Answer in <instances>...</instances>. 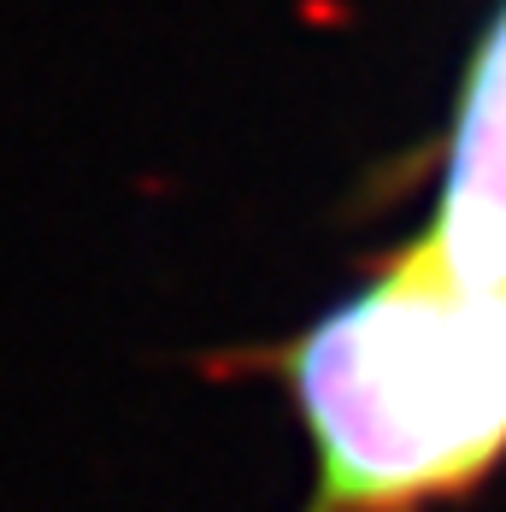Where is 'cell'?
I'll return each instance as SVG.
<instances>
[{
    "instance_id": "obj_1",
    "label": "cell",
    "mask_w": 506,
    "mask_h": 512,
    "mask_svg": "<svg viewBox=\"0 0 506 512\" xmlns=\"http://www.w3.org/2000/svg\"><path fill=\"white\" fill-rule=\"evenodd\" d=\"M259 365L312 454L301 512H430L506 460V277L430 230Z\"/></svg>"
},
{
    "instance_id": "obj_2",
    "label": "cell",
    "mask_w": 506,
    "mask_h": 512,
    "mask_svg": "<svg viewBox=\"0 0 506 512\" xmlns=\"http://www.w3.org/2000/svg\"><path fill=\"white\" fill-rule=\"evenodd\" d=\"M430 236L471 271L506 277V6L471 53Z\"/></svg>"
}]
</instances>
